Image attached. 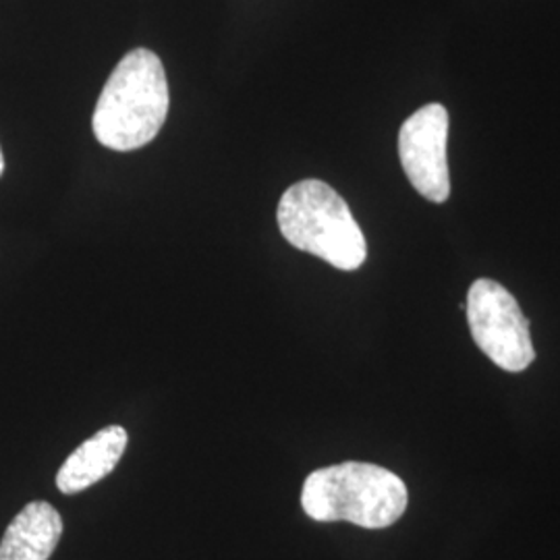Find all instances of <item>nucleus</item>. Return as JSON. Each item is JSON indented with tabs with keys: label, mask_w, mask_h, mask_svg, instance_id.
<instances>
[{
	"label": "nucleus",
	"mask_w": 560,
	"mask_h": 560,
	"mask_svg": "<svg viewBox=\"0 0 560 560\" xmlns=\"http://www.w3.org/2000/svg\"><path fill=\"white\" fill-rule=\"evenodd\" d=\"M4 173V156H2V150H0V177Z\"/></svg>",
	"instance_id": "8"
},
{
	"label": "nucleus",
	"mask_w": 560,
	"mask_h": 560,
	"mask_svg": "<svg viewBox=\"0 0 560 560\" xmlns=\"http://www.w3.org/2000/svg\"><path fill=\"white\" fill-rule=\"evenodd\" d=\"M277 221L293 247L339 270H358L368 258V243L349 203L324 180L291 185L280 198Z\"/></svg>",
	"instance_id": "3"
},
{
	"label": "nucleus",
	"mask_w": 560,
	"mask_h": 560,
	"mask_svg": "<svg viewBox=\"0 0 560 560\" xmlns=\"http://www.w3.org/2000/svg\"><path fill=\"white\" fill-rule=\"evenodd\" d=\"M168 81L159 55L136 48L104 83L94 110V136L104 148L131 152L154 140L168 115Z\"/></svg>",
	"instance_id": "1"
},
{
	"label": "nucleus",
	"mask_w": 560,
	"mask_h": 560,
	"mask_svg": "<svg viewBox=\"0 0 560 560\" xmlns=\"http://www.w3.org/2000/svg\"><path fill=\"white\" fill-rule=\"evenodd\" d=\"M127 430L122 425H106L92 439L80 444L57 474V486L62 494H78L104 480L115 471L127 448Z\"/></svg>",
	"instance_id": "6"
},
{
	"label": "nucleus",
	"mask_w": 560,
	"mask_h": 560,
	"mask_svg": "<svg viewBox=\"0 0 560 560\" xmlns=\"http://www.w3.org/2000/svg\"><path fill=\"white\" fill-rule=\"evenodd\" d=\"M62 536L59 511L48 502H30L7 527L0 560H48Z\"/></svg>",
	"instance_id": "7"
},
{
	"label": "nucleus",
	"mask_w": 560,
	"mask_h": 560,
	"mask_svg": "<svg viewBox=\"0 0 560 560\" xmlns=\"http://www.w3.org/2000/svg\"><path fill=\"white\" fill-rule=\"evenodd\" d=\"M407 502V486L397 474L358 460L322 467L305 478L301 490L307 517L322 523L347 521L365 529L395 525Z\"/></svg>",
	"instance_id": "2"
},
{
	"label": "nucleus",
	"mask_w": 560,
	"mask_h": 560,
	"mask_svg": "<svg viewBox=\"0 0 560 560\" xmlns=\"http://www.w3.org/2000/svg\"><path fill=\"white\" fill-rule=\"evenodd\" d=\"M467 322L481 351L504 372H523L536 360L529 322L517 300L492 279H478L467 293Z\"/></svg>",
	"instance_id": "4"
},
{
	"label": "nucleus",
	"mask_w": 560,
	"mask_h": 560,
	"mask_svg": "<svg viewBox=\"0 0 560 560\" xmlns=\"http://www.w3.org/2000/svg\"><path fill=\"white\" fill-rule=\"evenodd\" d=\"M446 138L448 113L436 102L413 113L399 131L402 171L416 191L434 203H444L451 196Z\"/></svg>",
	"instance_id": "5"
}]
</instances>
